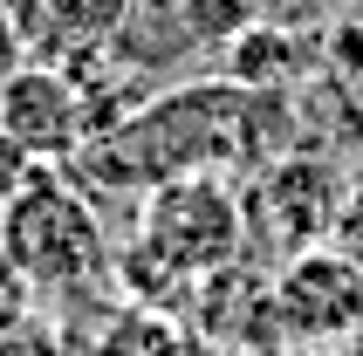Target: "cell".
<instances>
[{
    "mask_svg": "<svg viewBox=\"0 0 363 356\" xmlns=\"http://www.w3.org/2000/svg\"><path fill=\"white\" fill-rule=\"evenodd\" d=\"M288 110L274 89L254 82H185L164 96H144L123 123L103 130V144L82 151V172L96 185H123V192H151L164 178H226L267 165V151L281 144Z\"/></svg>",
    "mask_w": 363,
    "mask_h": 356,
    "instance_id": "6da1fadb",
    "label": "cell"
},
{
    "mask_svg": "<svg viewBox=\"0 0 363 356\" xmlns=\"http://www.w3.org/2000/svg\"><path fill=\"white\" fill-rule=\"evenodd\" d=\"M0 254L14 260V274L28 288L69 295L103 274L110 240H103V219L82 199V185H69L55 165H35L21 178V192L0 206Z\"/></svg>",
    "mask_w": 363,
    "mask_h": 356,
    "instance_id": "7a4b0ae2",
    "label": "cell"
},
{
    "mask_svg": "<svg viewBox=\"0 0 363 356\" xmlns=\"http://www.w3.org/2000/svg\"><path fill=\"white\" fill-rule=\"evenodd\" d=\"M240 247H247V213H240V199H233L226 178L199 172V178H164V185L144 192L138 260H151L172 288L233 267Z\"/></svg>",
    "mask_w": 363,
    "mask_h": 356,
    "instance_id": "3957f363",
    "label": "cell"
},
{
    "mask_svg": "<svg viewBox=\"0 0 363 356\" xmlns=\"http://www.w3.org/2000/svg\"><path fill=\"white\" fill-rule=\"evenodd\" d=\"M274 322L295 343H343L363 322V260L329 240L288 254L274 274Z\"/></svg>",
    "mask_w": 363,
    "mask_h": 356,
    "instance_id": "277c9868",
    "label": "cell"
},
{
    "mask_svg": "<svg viewBox=\"0 0 363 356\" xmlns=\"http://www.w3.org/2000/svg\"><path fill=\"white\" fill-rule=\"evenodd\" d=\"M0 138H14L35 165H62L89 144V117H82V89L69 69L48 62H21L0 76Z\"/></svg>",
    "mask_w": 363,
    "mask_h": 356,
    "instance_id": "5b68a950",
    "label": "cell"
},
{
    "mask_svg": "<svg viewBox=\"0 0 363 356\" xmlns=\"http://www.w3.org/2000/svg\"><path fill=\"white\" fill-rule=\"evenodd\" d=\"M240 213H247V233L274 240L281 254H302V247L329 240V226L343 219V178L323 158L261 165V192L240 199Z\"/></svg>",
    "mask_w": 363,
    "mask_h": 356,
    "instance_id": "8992f818",
    "label": "cell"
},
{
    "mask_svg": "<svg viewBox=\"0 0 363 356\" xmlns=\"http://www.w3.org/2000/svg\"><path fill=\"white\" fill-rule=\"evenodd\" d=\"M199 48L192 21H185L179 0H130L123 7V28L110 35V55L130 62V69H172Z\"/></svg>",
    "mask_w": 363,
    "mask_h": 356,
    "instance_id": "52a82bcc",
    "label": "cell"
},
{
    "mask_svg": "<svg viewBox=\"0 0 363 356\" xmlns=\"http://www.w3.org/2000/svg\"><path fill=\"white\" fill-rule=\"evenodd\" d=\"M123 7H130V0H35V21L48 28L55 48L96 55V48H110V35L123 28Z\"/></svg>",
    "mask_w": 363,
    "mask_h": 356,
    "instance_id": "ba28073f",
    "label": "cell"
},
{
    "mask_svg": "<svg viewBox=\"0 0 363 356\" xmlns=\"http://www.w3.org/2000/svg\"><path fill=\"white\" fill-rule=\"evenodd\" d=\"M179 7H185V21H192V35H199V48L240 41L247 28L267 21V0H179Z\"/></svg>",
    "mask_w": 363,
    "mask_h": 356,
    "instance_id": "9c48e42d",
    "label": "cell"
},
{
    "mask_svg": "<svg viewBox=\"0 0 363 356\" xmlns=\"http://www.w3.org/2000/svg\"><path fill=\"white\" fill-rule=\"evenodd\" d=\"M28 295H35V288L14 274V260L0 254V329H14V322H21V301H28Z\"/></svg>",
    "mask_w": 363,
    "mask_h": 356,
    "instance_id": "30bf717a",
    "label": "cell"
},
{
    "mask_svg": "<svg viewBox=\"0 0 363 356\" xmlns=\"http://www.w3.org/2000/svg\"><path fill=\"white\" fill-rule=\"evenodd\" d=\"M28 172H35V158H28L14 138H0V206L21 192V178H28Z\"/></svg>",
    "mask_w": 363,
    "mask_h": 356,
    "instance_id": "8fae6325",
    "label": "cell"
},
{
    "mask_svg": "<svg viewBox=\"0 0 363 356\" xmlns=\"http://www.w3.org/2000/svg\"><path fill=\"white\" fill-rule=\"evenodd\" d=\"M336 356H363V322H357V329H350L343 343H336Z\"/></svg>",
    "mask_w": 363,
    "mask_h": 356,
    "instance_id": "7c38bea8",
    "label": "cell"
},
{
    "mask_svg": "<svg viewBox=\"0 0 363 356\" xmlns=\"http://www.w3.org/2000/svg\"><path fill=\"white\" fill-rule=\"evenodd\" d=\"M329 7H343V0H329Z\"/></svg>",
    "mask_w": 363,
    "mask_h": 356,
    "instance_id": "4fadbf2b",
    "label": "cell"
}]
</instances>
